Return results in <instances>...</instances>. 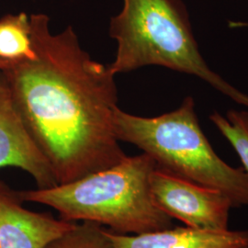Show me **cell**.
Listing matches in <instances>:
<instances>
[{
    "label": "cell",
    "instance_id": "obj_1",
    "mask_svg": "<svg viewBox=\"0 0 248 248\" xmlns=\"http://www.w3.org/2000/svg\"><path fill=\"white\" fill-rule=\"evenodd\" d=\"M30 21L35 58L0 60V71L57 184L120 163L127 155L113 129L115 75L82 49L71 26L53 34L45 14Z\"/></svg>",
    "mask_w": 248,
    "mask_h": 248
},
{
    "label": "cell",
    "instance_id": "obj_2",
    "mask_svg": "<svg viewBox=\"0 0 248 248\" xmlns=\"http://www.w3.org/2000/svg\"><path fill=\"white\" fill-rule=\"evenodd\" d=\"M156 168L142 153L69 183L21 190L18 195L23 202L53 208L63 220L94 222L121 234L164 230L173 227V222L152 194L151 178Z\"/></svg>",
    "mask_w": 248,
    "mask_h": 248
},
{
    "label": "cell",
    "instance_id": "obj_3",
    "mask_svg": "<svg viewBox=\"0 0 248 248\" xmlns=\"http://www.w3.org/2000/svg\"><path fill=\"white\" fill-rule=\"evenodd\" d=\"M109 35L118 44L113 75L159 65L192 75L237 104L248 108V96L207 64L181 0H124L110 20Z\"/></svg>",
    "mask_w": 248,
    "mask_h": 248
},
{
    "label": "cell",
    "instance_id": "obj_4",
    "mask_svg": "<svg viewBox=\"0 0 248 248\" xmlns=\"http://www.w3.org/2000/svg\"><path fill=\"white\" fill-rule=\"evenodd\" d=\"M113 129L120 142L147 154L157 168L228 196L233 207H248V174L232 168L213 150L205 136L192 97L176 110L154 118L132 115L119 107Z\"/></svg>",
    "mask_w": 248,
    "mask_h": 248
},
{
    "label": "cell",
    "instance_id": "obj_5",
    "mask_svg": "<svg viewBox=\"0 0 248 248\" xmlns=\"http://www.w3.org/2000/svg\"><path fill=\"white\" fill-rule=\"evenodd\" d=\"M155 203L172 219L186 227L202 231L229 230V214L233 207L222 191L202 186L156 168L151 178Z\"/></svg>",
    "mask_w": 248,
    "mask_h": 248
},
{
    "label": "cell",
    "instance_id": "obj_6",
    "mask_svg": "<svg viewBox=\"0 0 248 248\" xmlns=\"http://www.w3.org/2000/svg\"><path fill=\"white\" fill-rule=\"evenodd\" d=\"M6 167L26 171L34 178L38 188L58 185L51 166L18 115L0 71V169Z\"/></svg>",
    "mask_w": 248,
    "mask_h": 248
},
{
    "label": "cell",
    "instance_id": "obj_7",
    "mask_svg": "<svg viewBox=\"0 0 248 248\" xmlns=\"http://www.w3.org/2000/svg\"><path fill=\"white\" fill-rule=\"evenodd\" d=\"M18 191L0 181V248H45L77 224L23 207Z\"/></svg>",
    "mask_w": 248,
    "mask_h": 248
},
{
    "label": "cell",
    "instance_id": "obj_8",
    "mask_svg": "<svg viewBox=\"0 0 248 248\" xmlns=\"http://www.w3.org/2000/svg\"><path fill=\"white\" fill-rule=\"evenodd\" d=\"M113 248H248V231H202L176 227L140 234L106 230Z\"/></svg>",
    "mask_w": 248,
    "mask_h": 248
},
{
    "label": "cell",
    "instance_id": "obj_9",
    "mask_svg": "<svg viewBox=\"0 0 248 248\" xmlns=\"http://www.w3.org/2000/svg\"><path fill=\"white\" fill-rule=\"evenodd\" d=\"M34 58L30 17L21 12L0 18V60L21 61Z\"/></svg>",
    "mask_w": 248,
    "mask_h": 248
},
{
    "label": "cell",
    "instance_id": "obj_10",
    "mask_svg": "<svg viewBox=\"0 0 248 248\" xmlns=\"http://www.w3.org/2000/svg\"><path fill=\"white\" fill-rule=\"evenodd\" d=\"M210 120L230 142L248 174V111L230 109L225 117L213 112Z\"/></svg>",
    "mask_w": 248,
    "mask_h": 248
},
{
    "label": "cell",
    "instance_id": "obj_11",
    "mask_svg": "<svg viewBox=\"0 0 248 248\" xmlns=\"http://www.w3.org/2000/svg\"><path fill=\"white\" fill-rule=\"evenodd\" d=\"M45 248H113L106 229L94 222L76 224Z\"/></svg>",
    "mask_w": 248,
    "mask_h": 248
},
{
    "label": "cell",
    "instance_id": "obj_12",
    "mask_svg": "<svg viewBox=\"0 0 248 248\" xmlns=\"http://www.w3.org/2000/svg\"><path fill=\"white\" fill-rule=\"evenodd\" d=\"M231 26L235 27H248V22H232Z\"/></svg>",
    "mask_w": 248,
    "mask_h": 248
}]
</instances>
